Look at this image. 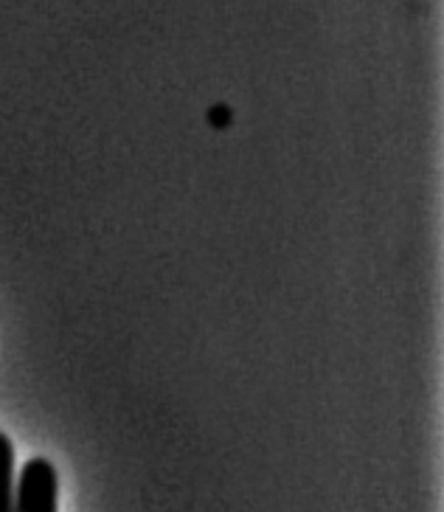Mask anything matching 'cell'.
Instances as JSON below:
<instances>
[{"mask_svg":"<svg viewBox=\"0 0 444 512\" xmlns=\"http://www.w3.org/2000/svg\"><path fill=\"white\" fill-rule=\"evenodd\" d=\"M60 479L48 459H29L15 487V512H57Z\"/></svg>","mask_w":444,"mask_h":512,"instance_id":"1","label":"cell"},{"mask_svg":"<svg viewBox=\"0 0 444 512\" xmlns=\"http://www.w3.org/2000/svg\"><path fill=\"white\" fill-rule=\"evenodd\" d=\"M0 512H15V445L0 431Z\"/></svg>","mask_w":444,"mask_h":512,"instance_id":"2","label":"cell"}]
</instances>
